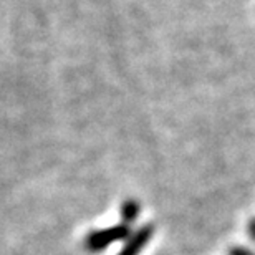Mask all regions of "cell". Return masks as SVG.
<instances>
[{
  "label": "cell",
  "instance_id": "1",
  "mask_svg": "<svg viewBox=\"0 0 255 255\" xmlns=\"http://www.w3.org/2000/svg\"><path fill=\"white\" fill-rule=\"evenodd\" d=\"M131 234V227L126 226V224L120 222L113 227H106L101 229V231H93L90 232L88 236L85 237L83 246L88 252H101L105 249H108L111 244L120 242V241H126Z\"/></svg>",
  "mask_w": 255,
  "mask_h": 255
},
{
  "label": "cell",
  "instance_id": "3",
  "mask_svg": "<svg viewBox=\"0 0 255 255\" xmlns=\"http://www.w3.org/2000/svg\"><path fill=\"white\" fill-rule=\"evenodd\" d=\"M120 214H121V222L131 227L132 224L139 219V214H141L139 201H136V199H126V201H123V204H121Z\"/></svg>",
  "mask_w": 255,
  "mask_h": 255
},
{
  "label": "cell",
  "instance_id": "2",
  "mask_svg": "<svg viewBox=\"0 0 255 255\" xmlns=\"http://www.w3.org/2000/svg\"><path fill=\"white\" fill-rule=\"evenodd\" d=\"M152 236H154V226L152 224H144V226L137 227L126 239L125 246L121 247L118 255H139L142 249L149 244Z\"/></svg>",
  "mask_w": 255,
  "mask_h": 255
},
{
  "label": "cell",
  "instance_id": "4",
  "mask_svg": "<svg viewBox=\"0 0 255 255\" xmlns=\"http://www.w3.org/2000/svg\"><path fill=\"white\" fill-rule=\"evenodd\" d=\"M229 255H255V252H252L249 247L244 246H234L229 249Z\"/></svg>",
  "mask_w": 255,
  "mask_h": 255
},
{
  "label": "cell",
  "instance_id": "5",
  "mask_svg": "<svg viewBox=\"0 0 255 255\" xmlns=\"http://www.w3.org/2000/svg\"><path fill=\"white\" fill-rule=\"evenodd\" d=\"M247 232H249V237L252 239V242H255V217H252L251 221L247 224Z\"/></svg>",
  "mask_w": 255,
  "mask_h": 255
}]
</instances>
